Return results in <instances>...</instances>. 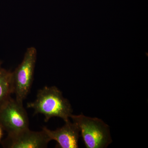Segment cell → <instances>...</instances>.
<instances>
[{
  "instance_id": "cell-1",
  "label": "cell",
  "mask_w": 148,
  "mask_h": 148,
  "mask_svg": "<svg viewBox=\"0 0 148 148\" xmlns=\"http://www.w3.org/2000/svg\"><path fill=\"white\" fill-rule=\"evenodd\" d=\"M27 107L34 109V114L44 115L45 121L54 117L61 118L66 122L73 114L72 106L68 99L56 86H45L38 90L34 101L27 104Z\"/></svg>"
},
{
  "instance_id": "cell-2",
  "label": "cell",
  "mask_w": 148,
  "mask_h": 148,
  "mask_svg": "<svg viewBox=\"0 0 148 148\" xmlns=\"http://www.w3.org/2000/svg\"><path fill=\"white\" fill-rule=\"evenodd\" d=\"M70 118L79 128L86 148H106L112 143L110 127L102 120L83 114H72Z\"/></svg>"
},
{
  "instance_id": "cell-3",
  "label": "cell",
  "mask_w": 148,
  "mask_h": 148,
  "mask_svg": "<svg viewBox=\"0 0 148 148\" xmlns=\"http://www.w3.org/2000/svg\"><path fill=\"white\" fill-rule=\"evenodd\" d=\"M37 51L31 47L27 49L21 64L12 72V84L15 99L23 102L29 94L33 84Z\"/></svg>"
},
{
  "instance_id": "cell-4",
  "label": "cell",
  "mask_w": 148,
  "mask_h": 148,
  "mask_svg": "<svg viewBox=\"0 0 148 148\" xmlns=\"http://www.w3.org/2000/svg\"><path fill=\"white\" fill-rule=\"evenodd\" d=\"M0 125L8 134L29 128V119L23 102L11 98L0 109Z\"/></svg>"
},
{
  "instance_id": "cell-5",
  "label": "cell",
  "mask_w": 148,
  "mask_h": 148,
  "mask_svg": "<svg viewBox=\"0 0 148 148\" xmlns=\"http://www.w3.org/2000/svg\"><path fill=\"white\" fill-rule=\"evenodd\" d=\"M50 140L43 130L32 131L27 128L19 132L8 134L1 142L6 148H45Z\"/></svg>"
},
{
  "instance_id": "cell-6",
  "label": "cell",
  "mask_w": 148,
  "mask_h": 148,
  "mask_svg": "<svg viewBox=\"0 0 148 148\" xmlns=\"http://www.w3.org/2000/svg\"><path fill=\"white\" fill-rule=\"evenodd\" d=\"M44 131L50 141L55 140L57 143L56 147L61 148H78V140L80 135L79 128L75 123L70 120L65 122L63 127L54 130L43 127Z\"/></svg>"
},
{
  "instance_id": "cell-7",
  "label": "cell",
  "mask_w": 148,
  "mask_h": 148,
  "mask_svg": "<svg viewBox=\"0 0 148 148\" xmlns=\"http://www.w3.org/2000/svg\"><path fill=\"white\" fill-rule=\"evenodd\" d=\"M11 77L12 72L0 66V109L13 94Z\"/></svg>"
},
{
  "instance_id": "cell-8",
  "label": "cell",
  "mask_w": 148,
  "mask_h": 148,
  "mask_svg": "<svg viewBox=\"0 0 148 148\" xmlns=\"http://www.w3.org/2000/svg\"><path fill=\"white\" fill-rule=\"evenodd\" d=\"M3 128L0 125V141H1L3 136Z\"/></svg>"
},
{
  "instance_id": "cell-9",
  "label": "cell",
  "mask_w": 148,
  "mask_h": 148,
  "mask_svg": "<svg viewBox=\"0 0 148 148\" xmlns=\"http://www.w3.org/2000/svg\"><path fill=\"white\" fill-rule=\"evenodd\" d=\"M2 64V62L0 60V66H1Z\"/></svg>"
}]
</instances>
